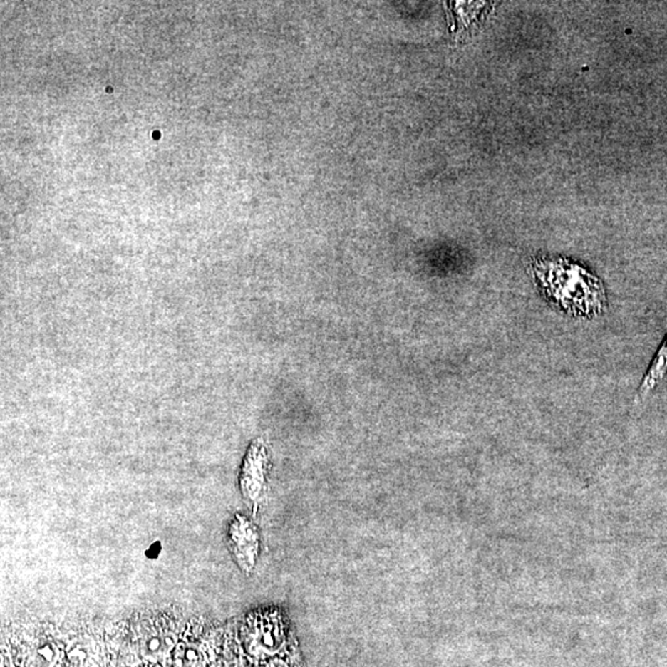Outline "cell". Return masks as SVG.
<instances>
[{
    "instance_id": "10",
    "label": "cell",
    "mask_w": 667,
    "mask_h": 667,
    "mask_svg": "<svg viewBox=\"0 0 667 667\" xmlns=\"http://www.w3.org/2000/svg\"><path fill=\"white\" fill-rule=\"evenodd\" d=\"M269 667H288L286 663H281V661H274V663H271L269 665Z\"/></svg>"
},
{
    "instance_id": "7",
    "label": "cell",
    "mask_w": 667,
    "mask_h": 667,
    "mask_svg": "<svg viewBox=\"0 0 667 667\" xmlns=\"http://www.w3.org/2000/svg\"><path fill=\"white\" fill-rule=\"evenodd\" d=\"M202 655L195 646L188 644L177 645L173 653L175 667H202Z\"/></svg>"
},
{
    "instance_id": "9",
    "label": "cell",
    "mask_w": 667,
    "mask_h": 667,
    "mask_svg": "<svg viewBox=\"0 0 667 667\" xmlns=\"http://www.w3.org/2000/svg\"><path fill=\"white\" fill-rule=\"evenodd\" d=\"M161 552V544L160 542H155L152 547H150V550L148 552V556L150 557H156L158 555V552Z\"/></svg>"
},
{
    "instance_id": "8",
    "label": "cell",
    "mask_w": 667,
    "mask_h": 667,
    "mask_svg": "<svg viewBox=\"0 0 667 667\" xmlns=\"http://www.w3.org/2000/svg\"><path fill=\"white\" fill-rule=\"evenodd\" d=\"M60 656V651L55 644L46 643L33 650V655L30 656L29 665L30 667H52L57 663Z\"/></svg>"
},
{
    "instance_id": "6",
    "label": "cell",
    "mask_w": 667,
    "mask_h": 667,
    "mask_svg": "<svg viewBox=\"0 0 667 667\" xmlns=\"http://www.w3.org/2000/svg\"><path fill=\"white\" fill-rule=\"evenodd\" d=\"M175 644V640L167 635H151L146 638L143 644V655L144 658L151 661H156L165 658L167 653L171 651Z\"/></svg>"
},
{
    "instance_id": "4",
    "label": "cell",
    "mask_w": 667,
    "mask_h": 667,
    "mask_svg": "<svg viewBox=\"0 0 667 667\" xmlns=\"http://www.w3.org/2000/svg\"><path fill=\"white\" fill-rule=\"evenodd\" d=\"M251 648L261 653H274L282 646L286 638L284 621L278 609H264L250 614L246 621Z\"/></svg>"
},
{
    "instance_id": "1",
    "label": "cell",
    "mask_w": 667,
    "mask_h": 667,
    "mask_svg": "<svg viewBox=\"0 0 667 667\" xmlns=\"http://www.w3.org/2000/svg\"><path fill=\"white\" fill-rule=\"evenodd\" d=\"M539 286L561 309L579 316L603 311L604 288L587 269L566 259H537L533 264Z\"/></svg>"
},
{
    "instance_id": "5",
    "label": "cell",
    "mask_w": 667,
    "mask_h": 667,
    "mask_svg": "<svg viewBox=\"0 0 667 667\" xmlns=\"http://www.w3.org/2000/svg\"><path fill=\"white\" fill-rule=\"evenodd\" d=\"M667 375V335L653 356L634 397L635 405L644 403Z\"/></svg>"
},
{
    "instance_id": "3",
    "label": "cell",
    "mask_w": 667,
    "mask_h": 667,
    "mask_svg": "<svg viewBox=\"0 0 667 667\" xmlns=\"http://www.w3.org/2000/svg\"><path fill=\"white\" fill-rule=\"evenodd\" d=\"M227 545L240 570L252 574L259 555V533L255 524L240 513L234 515L227 528Z\"/></svg>"
},
{
    "instance_id": "2",
    "label": "cell",
    "mask_w": 667,
    "mask_h": 667,
    "mask_svg": "<svg viewBox=\"0 0 667 667\" xmlns=\"http://www.w3.org/2000/svg\"><path fill=\"white\" fill-rule=\"evenodd\" d=\"M267 471L269 455L264 441H254L247 450L240 475L241 493L251 508L256 510L264 502L267 492Z\"/></svg>"
}]
</instances>
